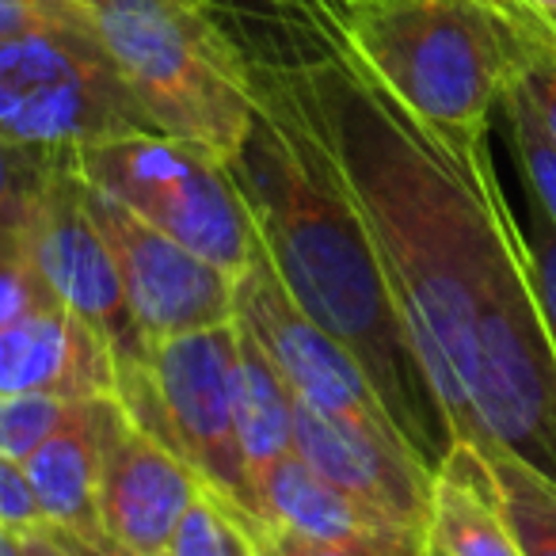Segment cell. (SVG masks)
Returning <instances> with one entry per match:
<instances>
[{"instance_id": "1", "label": "cell", "mask_w": 556, "mask_h": 556, "mask_svg": "<svg viewBox=\"0 0 556 556\" xmlns=\"http://www.w3.org/2000/svg\"><path fill=\"white\" fill-rule=\"evenodd\" d=\"M202 4L282 77L332 153L454 439L556 484V351L492 141L477 161L450 153L351 54L325 0Z\"/></svg>"}, {"instance_id": "2", "label": "cell", "mask_w": 556, "mask_h": 556, "mask_svg": "<svg viewBox=\"0 0 556 556\" xmlns=\"http://www.w3.org/2000/svg\"><path fill=\"white\" fill-rule=\"evenodd\" d=\"M255 118L229 172L287 294L366 370L396 431L439 469L454 427L412 348L374 237L320 134L263 58L248 54Z\"/></svg>"}, {"instance_id": "3", "label": "cell", "mask_w": 556, "mask_h": 556, "mask_svg": "<svg viewBox=\"0 0 556 556\" xmlns=\"http://www.w3.org/2000/svg\"><path fill=\"white\" fill-rule=\"evenodd\" d=\"M374 80L462 161L492 141L526 62V27L500 0H325Z\"/></svg>"}, {"instance_id": "4", "label": "cell", "mask_w": 556, "mask_h": 556, "mask_svg": "<svg viewBox=\"0 0 556 556\" xmlns=\"http://www.w3.org/2000/svg\"><path fill=\"white\" fill-rule=\"evenodd\" d=\"M156 130L229 161L255 118L252 70L202 0H80Z\"/></svg>"}, {"instance_id": "5", "label": "cell", "mask_w": 556, "mask_h": 556, "mask_svg": "<svg viewBox=\"0 0 556 556\" xmlns=\"http://www.w3.org/2000/svg\"><path fill=\"white\" fill-rule=\"evenodd\" d=\"M80 176L134 217L240 278L263 252L229 161L172 134H126L73 149Z\"/></svg>"}, {"instance_id": "6", "label": "cell", "mask_w": 556, "mask_h": 556, "mask_svg": "<svg viewBox=\"0 0 556 556\" xmlns=\"http://www.w3.org/2000/svg\"><path fill=\"white\" fill-rule=\"evenodd\" d=\"M237 320L149 343L141 366L118 370L115 396L126 416L176 450L229 507L255 515L237 442Z\"/></svg>"}, {"instance_id": "7", "label": "cell", "mask_w": 556, "mask_h": 556, "mask_svg": "<svg viewBox=\"0 0 556 556\" xmlns=\"http://www.w3.org/2000/svg\"><path fill=\"white\" fill-rule=\"evenodd\" d=\"M149 130H156L153 118L103 50L92 16L0 39L4 138L47 149H85Z\"/></svg>"}, {"instance_id": "8", "label": "cell", "mask_w": 556, "mask_h": 556, "mask_svg": "<svg viewBox=\"0 0 556 556\" xmlns=\"http://www.w3.org/2000/svg\"><path fill=\"white\" fill-rule=\"evenodd\" d=\"M20 237L58 305L103 336L118 370L146 363L149 343L126 302L115 252L88 206V179L77 168V153L65 156L47 179Z\"/></svg>"}, {"instance_id": "9", "label": "cell", "mask_w": 556, "mask_h": 556, "mask_svg": "<svg viewBox=\"0 0 556 556\" xmlns=\"http://www.w3.org/2000/svg\"><path fill=\"white\" fill-rule=\"evenodd\" d=\"M88 206L115 252L126 302L146 343L237 320V278L217 263L164 237L92 184Z\"/></svg>"}, {"instance_id": "10", "label": "cell", "mask_w": 556, "mask_h": 556, "mask_svg": "<svg viewBox=\"0 0 556 556\" xmlns=\"http://www.w3.org/2000/svg\"><path fill=\"white\" fill-rule=\"evenodd\" d=\"M237 320L260 340L298 401L328 416L396 431L355 355L287 294L267 252H260V260L237 278Z\"/></svg>"}, {"instance_id": "11", "label": "cell", "mask_w": 556, "mask_h": 556, "mask_svg": "<svg viewBox=\"0 0 556 556\" xmlns=\"http://www.w3.org/2000/svg\"><path fill=\"white\" fill-rule=\"evenodd\" d=\"M202 492L206 480L176 450L141 431L118 404L103 434L96 492L103 533L141 556H164Z\"/></svg>"}, {"instance_id": "12", "label": "cell", "mask_w": 556, "mask_h": 556, "mask_svg": "<svg viewBox=\"0 0 556 556\" xmlns=\"http://www.w3.org/2000/svg\"><path fill=\"white\" fill-rule=\"evenodd\" d=\"M294 450L336 488L427 538L434 472L404 434L328 416L294 396Z\"/></svg>"}, {"instance_id": "13", "label": "cell", "mask_w": 556, "mask_h": 556, "mask_svg": "<svg viewBox=\"0 0 556 556\" xmlns=\"http://www.w3.org/2000/svg\"><path fill=\"white\" fill-rule=\"evenodd\" d=\"M118 363L100 332L65 305L0 325V396H111Z\"/></svg>"}, {"instance_id": "14", "label": "cell", "mask_w": 556, "mask_h": 556, "mask_svg": "<svg viewBox=\"0 0 556 556\" xmlns=\"http://www.w3.org/2000/svg\"><path fill=\"white\" fill-rule=\"evenodd\" d=\"M252 518L294 530L313 541H332V545H358L404 556L427 553V538H419L408 526L374 510L370 503L336 488L298 450L282 457V462H275L260 477Z\"/></svg>"}, {"instance_id": "15", "label": "cell", "mask_w": 556, "mask_h": 556, "mask_svg": "<svg viewBox=\"0 0 556 556\" xmlns=\"http://www.w3.org/2000/svg\"><path fill=\"white\" fill-rule=\"evenodd\" d=\"M118 412V396H88L77 404L65 427H58L39 450L24 457V477L39 500L47 526L73 533H103L100 526V457L103 434Z\"/></svg>"}, {"instance_id": "16", "label": "cell", "mask_w": 556, "mask_h": 556, "mask_svg": "<svg viewBox=\"0 0 556 556\" xmlns=\"http://www.w3.org/2000/svg\"><path fill=\"white\" fill-rule=\"evenodd\" d=\"M431 556H522L500 480L472 442H454L431 480Z\"/></svg>"}, {"instance_id": "17", "label": "cell", "mask_w": 556, "mask_h": 556, "mask_svg": "<svg viewBox=\"0 0 556 556\" xmlns=\"http://www.w3.org/2000/svg\"><path fill=\"white\" fill-rule=\"evenodd\" d=\"M237 393H232V416H237V442L244 457L248 484H255L275 462L294 454V389L278 374L270 355L260 348L252 332L237 320Z\"/></svg>"}, {"instance_id": "18", "label": "cell", "mask_w": 556, "mask_h": 556, "mask_svg": "<svg viewBox=\"0 0 556 556\" xmlns=\"http://www.w3.org/2000/svg\"><path fill=\"white\" fill-rule=\"evenodd\" d=\"M507 153H510V146H507ZM492 161H495V179H500L503 202H507L510 225H515L518 248H522V263H526V275H530L533 302H538L548 343H553V351H556V225L548 222L541 202L533 199V191H530V184H526L522 168H518L515 153H510L515 184H510L507 168L500 164L495 149H492Z\"/></svg>"}, {"instance_id": "19", "label": "cell", "mask_w": 556, "mask_h": 556, "mask_svg": "<svg viewBox=\"0 0 556 556\" xmlns=\"http://www.w3.org/2000/svg\"><path fill=\"white\" fill-rule=\"evenodd\" d=\"M484 457L500 480L503 507L515 526L522 556H556V484L503 450Z\"/></svg>"}, {"instance_id": "20", "label": "cell", "mask_w": 556, "mask_h": 556, "mask_svg": "<svg viewBox=\"0 0 556 556\" xmlns=\"http://www.w3.org/2000/svg\"><path fill=\"white\" fill-rule=\"evenodd\" d=\"M495 118H500L503 138H507V146H510V153H515L518 168H522L526 184H530L533 199L541 202L548 222L556 225V141L548 138L538 108L530 103V96L522 92L518 80L503 92Z\"/></svg>"}, {"instance_id": "21", "label": "cell", "mask_w": 556, "mask_h": 556, "mask_svg": "<svg viewBox=\"0 0 556 556\" xmlns=\"http://www.w3.org/2000/svg\"><path fill=\"white\" fill-rule=\"evenodd\" d=\"M73 149L27 146L0 134V232L24 229L35 199Z\"/></svg>"}, {"instance_id": "22", "label": "cell", "mask_w": 556, "mask_h": 556, "mask_svg": "<svg viewBox=\"0 0 556 556\" xmlns=\"http://www.w3.org/2000/svg\"><path fill=\"white\" fill-rule=\"evenodd\" d=\"M77 404L65 396H0V454L24 462L58 427H65Z\"/></svg>"}, {"instance_id": "23", "label": "cell", "mask_w": 556, "mask_h": 556, "mask_svg": "<svg viewBox=\"0 0 556 556\" xmlns=\"http://www.w3.org/2000/svg\"><path fill=\"white\" fill-rule=\"evenodd\" d=\"M47 305H58V298L35 270L20 229L0 232V325L24 317V313L47 309Z\"/></svg>"}, {"instance_id": "24", "label": "cell", "mask_w": 556, "mask_h": 556, "mask_svg": "<svg viewBox=\"0 0 556 556\" xmlns=\"http://www.w3.org/2000/svg\"><path fill=\"white\" fill-rule=\"evenodd\" d=\"M237 548H240L237 522H232L225 503L206 484V492L194 500V507L179 522L176 538H172L164 556H237Z\"/></svg>"}, {"instance_id": "25", "label": "cell", "mask_w": 556, "mask_h": 556, "mask_svg": "<svg viewBox=\"0 0 556 556\" xmlns=\"http://www.w3.org/2000/svg\"><path fill=\"white\" fill-rule=\"evenodd\" d=\"M510 16H515V12H510ZM518 24L526 27V62L515 80L522 85V92L530 96L533 108H538L548 138L556 141V39L522 16H518Z\"/></svg>"}, {"instance_id": "26", "label": "cell", "mask_w": 556, "mask_h": 556, "mask_svg": "<svg viewBox=\"0 0 556 556\" xmlns=\"http://www.w3.org/2000/svg\"><path fill=\"white\" fill-rule=\"evenodd\" d=\"M217 500H222V495H217ZM225 507H229V503H225ZM229 515H232V522L240 526V533L252 541V548L260 556H404V553H378V548L313 541V538H302V533H294V530H282V526L260 522V518L244 515V510H237V507H229Z\"/></svg>"}, {"instance_id": "27", "label": "cell", "mask_w": 556, "mask_h": 556, "mask_svg": "<svg viewBox=\"0 0 556 556\" xmlns=\"http://www.w3.org/2000/svg\"><path fill=\"white\" fill-rule=\"evenodd\" d=\"M85 16L88 12L80 0H0V39L77 24Z\"/></svg>"}, {"instance_id": "28", "label": "cell", "mask_w": 556, "mask_h": 556, "mask_svg": "<svg viewBox=\"0 0 556 556\" xmlns=\"http://www.w3.org/2000/svg\"><path fill=\"white\" fill-rule=\"evenodd\" d=\"M0 526H9L16 533L47 530V515H42L39 500L27 484L24 465L4 454H0Z\"/></svg>"}, {"instance_id": "29", "label": "cell", "mask_w": 556, "mask_h": 556, "mask_svg": "<svg viewBox=\"0 0 556 556\" xmlns=\"http://www.w3.org/2000/svg\"><path fill=\"white\" fill-rule=\"evenodd\" d=\"M42 533H47L58 548H65L70 556H141V553H134V548L118 545L108 533H73V530H65V526H47Z\"/></svg>"}, {"instance_id": "30", "label": "cell", "mask_w": 556, "mask_h": 556, "mask_svg": "<svg viewBox=\"0 0 556 556\" xmlns=\"http://www.w3.org/2000/svg\"><path fill=\"white\" fill-rule=\"evenodd\" d=\"M500 4L515 12V16L538 24L541 31H548L556 39V0H500Z\"/></svg>"}, {"instance_id": "31", "label": "cell", "mask_w": 556, "mask_h": 556, "mask_svg": "<svg viewBox=\"0 0 556 556\" xmlns=\"http://www.w3.org/2000/svg\"><path fill=\"white\" fill-rule=\"evenodd\" d=\"M24 541H27V556H70L65 548H58L42 530L39 533H24Z\"/></svg>"}, {"instance_id": "32", "label": "cell", "mask_w": 556, "mask_h": 556, "mask_svg": "<svg viewBox=\"0 0 556 556\" xmlns=\"http://www.w3.org/2000/svg\"><path fill=\"white\" fill-rule=\"evenodd\" d=\"M0 556H27V541L24 533L0 526Z\"/></svg>"}, {"instance_id": "33", "label": "cell", "mask_w": 556, "mask_h": 556, "mask_svg": "<svg viewBox=\"0 0 556 556\" xmlns=\"http://www.w3.org/2000/svg\"><path fill=\"white\" fill-rule=\"evenodd\" d=\"M225 510H229V507H225ZM237 533H240V526H237ZM237 556H260V553H255V548H252V541L244 538V533H240V548H237Z\"/></svg>"}, {"instance_id": "34", "label": "cell", "mask_w": 556, "mask_h": 556, "mask_svg": "<svg viewBox=\"0 0 556 556\" xmlns=\"http://www.w3.org/2000/svg\"><path fill=\"white\" fill-rule=\"evenodd\" d=\"M427 556H431V553H427Z\"/></svg>"}]
</instances>
